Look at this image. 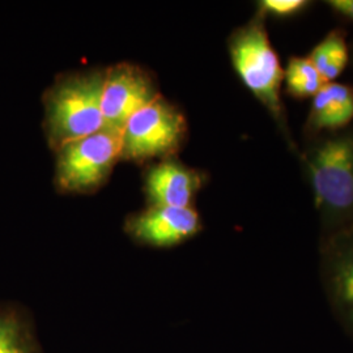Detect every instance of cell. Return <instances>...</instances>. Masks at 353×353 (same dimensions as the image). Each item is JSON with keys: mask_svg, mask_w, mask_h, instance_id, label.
Returning <instances> with one entry per match:
<instances>
[{"mask_svg": "<svg viewBox=\"0 0 353 353\" xmlns=\"http://www.w3.org/2000/svg\"><path fill=\"white\" fill-rule=\"evenodd\" d=\"M228 51L241 81L261 102L288 150L296 154L299 144L293 138L281 100L284 68L268 37L265 16L256 12L246 24L236 28L228 37Z\"/></svg>", "mask_w": 353, "mask_h": 353, "instance_id": "2", "label": "cell"}, {"mask_svg": "<svg viewBox=\"0 0 353 353\" xmlns=\"http://www.w3.org/2000/svg\"><path fill=\"white\" fill-rule=\"evenodd\" d=\"M350 54H351V58H350V62H351V63H352V67H353V43H352V48H351V49H350Z\"/></svg>", "mask_w": 353, "mask_h": 353, "instance_id": "16", "label": "cell"}, {"mask_svg": "<svg viewBox=\"0 0 353 353\" xmlns=\"http://www.w3.org/2000/svg\"><path fill=\"white\" fill-rule=\"evenodd\" d=\"M321 280L334 314L353 339V228L321 239Z\"/></svg>", "mask_w": 353, "mask_h": 353, "instance_id": "7", "label": "cell"}, {"mask_svg": "<svg viewBox=\"0 0 353 353\" xmlns=\"http://www.w3.org/2000/svg\"><path fill=\"white\" fill-rule=\"evenodd\" d=\"M205 183V174L169 157L152 165L144 174V191L150 205L192 207Z\"/></svg>", "mask_w": 353, "mask_h": 353, "instance_id": "9", "label": "cell"}, {"mask_svg": "<svg viewBox=\"0 0 353 353\" xmlns=\"http://www.w3.org/2000/svg\"><path fill=\"white\" fill-rule=\"evenodd\" d=\"M55 153L57 189L90 194L101 188L122 159L121 132L101 128L96 134L64 144Z\"/></svg>", "mask_w": 353, "mask_h": 353, "instance_id": "4", "label": "cell"}, {"mask_svg": "<svg viewBox=\"0 0 353 353\" xmlns=\"http://www.w3.org/2000/svg\"><path fill=\"white\" fill-rule=\"evenodd\" d=\"M105 70L59 77L45 92V134L52 151L102 128L101 97Z\"/></svg>", "mask_w": 353, "mask_h": 353, "instance_id": "3", "label": "cell"}, {"mask_svg": "<svg viewBox=\"0 0 353 353\" xmlns=\"http://www.w3.org/2000/svg\"><path fill=\"white\" fill-rule=\"evenodd\" d=\"M188 134V121L173 103L159 97L134 114L121 131L122 159L143 163L173 157Z\"/></svg>", "mask_w": 353, "mask_h": 353, "instance_id": "5", "label": "cell"}, {"mask_svg": "<svg viewBox=\"0 0 353 353\" xmlns=\"http://www.w3.org/2000/svg\"><path fill=\"white\" fill-rule=\"evenodd\" d=\"M312 6L309 0H261L256 3V12L276 19L294 17Z\"/></svg>", "mask_w": 353, "mask_h": 353, "instance_id": "14", "label": "cell"}, {"mask_svg": "<svg viewBox=\"0 0 353 353\" xmlns=\"http://www.w3.org/2000/svg\"><path fill=\"white\" fill-rule=\"evenodd\" d=\"M0 353H36V344L21 318L0 310Z\"/></svg>", "mask_w": 353, "mask_h": 353, "instance_id": "13", "label": "cell"}, {"mask_svg": "<svg viewBox=\"0 0 353 353\" xmlns=\"http://www.w3.org/2000/svg\"><path fill=\"white\" fill-rule=\"evenodd\" d=\"M160 93L154 79L144 68L118 63L105 70L102 85V128L121 132L127 121L145 108Z\"/></svg>", "mask_w": 353, "mask_h": 353, "instance_id": "6", "label": "cell"}, {"mask_svg": "<svg viewBox=\"0 0 353 353\" xmlns=\"http://www.w3.org/2000/svg\"><path fill=\"white\" fill-rule=\"evenodd\" d=\"M203 224L194 207L150 205L128 216L126 229L131 239L152 248H173L195 237Z\"/></svg>", "mask_w": 353, "mask_h": 353, "instance_id": "8", "label": "cell"}, {"mask_svg": "<svg viewBox=\"0 0 353 353\" xmlns=\"http://www.w3.org/2000/svg\"><path fill=\"white\" fill-rule=\"evenodd\" d=\"M352 122V85L338 81L326 83L312 99L303 126V137L338 131Z\"/></svg>", "mask_w": 353, "mask_h": 353, "instance_id": "10", "label": "cell"}, {"mask_svg": "<svg viewBox=\"0 0 353 353\" xmlns=\"http://www.w3.org/2000/svg\"><path fill=\"white\" fill-rule=\"evenodd\" d=\"M296 156L314 201L322 236L353 228V122L338 131L303 137Z\"/></svg>", "mask_w": 353, "mask_h": 353, "instance_id": "1", "label": "cell"}, {"mask_svg": "<svg viewBox=\"0 0 353 353\" xmlns=\"http://www.w3.org/2000/svg\"><path fill=\"white\" fill-rule=\"evenodd\" d=\"M326 83L335 81L350 63V46L343 29H332L307 57Z\"/></svg>", "mask_w": 353, "mask_h": 353, "instance_id": "11", "label": "cell"}, {"mask_svg": "<svg viewBox=\"0 0 353 353\" xmlns=\"http://www.w3.org/2000/svg\"><path fill=\"white\" fill-rule=\"evenodd\" d=\"M285 92L292 99H313L326 81L307 57H290L284 68Z\"/></svg>", "mask_w": 353, "mask_h": 353, "instance_id": "12", "label": "cell"}, {"mask_svg": "<svg viewBox=\"0 0 353 353\" xmlns=\"http://www.w3.org/2000/svg\"><path fill=\"white\" fill-rule=\"evenodd\" d=\"M325 4L353 24V0H327Z\"/></svg>", "mask_w": 353, "mask_h": 353, "instance_id": "15", "label": "cell"}]
</instances>
